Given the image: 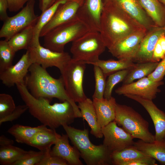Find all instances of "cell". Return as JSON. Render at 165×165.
Segmentation results:
<instances>
[{
    "instance_id": "6da1fadb",
    "label": "cell",
    "mask_w": 165,
    "mask_h": 165,
    "mask_svg": "<svg viewBox=\"0 0 165 165\" xmlns=\"http://www.w3.org/2000/svg\"><path fill=\"white\" fill-rule=\"evenodd\" d=\"M22 100L28 108L30 114L42 124L55 129L64 124L69 125L76 118L74 109L68 101L50 104L48 99L33 96L24 82L16 84Z\"/></svg>"
},
{
    "instance_id": "7a4b0ae2",
    "label": "cell",
    "mask_w": 165,
    "mask_h": 165,
    "mask_svg": "<svg viewBox=\"0 0 165 165\" xmlns=\"http://www.w3.org/2000/svg\"><path fill=\"white\" fill-rule=\"evenodd\" d=\"M25 79V84L31 94L36 98H45L51 100L58 99L62 102L69 101L72 105L77 118H82L78 106L68 94L61 76L55 79L40 65L32 64Z\"/></svg>"
},
{
    "instance_id": "3957f363",
    "label": "cell",
    "mask_w": 165,
    "mask_h": 165,
    "mask_svg": "<svg viewBox=\"0 0 165 165\" xmlns=\"http://www.w3.org/2000/svg\"><path fill=\"white\" fill-rule=\"evenodd\" d=\"M100 33L108 49L130 34L146 28L123 10L110 3H103Z\"/></svg>"
},
{
    "instance_id": "277c9868",
    "label": "cell",
    "mask_w": 165,
    "mask_h": 165,
    "mask_svg": "<svg viewBox=\"0 0 165 165\" xmlns=\"http://www.w3.org/2000/svg\"><path fill=\"white\" fill-rule=\"evenodd\" d=\"M62 126L87 165L112 164L111 152L103 144L97 145L92 143L89 138L88 129L80 130L67 124Z\"/></svg>"
},
{
    "instance_id": "5b68a950",
    "label": "cell",
    "mask_w": 165,
    "mask_h": 165,
    "mask_svg": "<svg viewBox=\"0 0 165 165\" xmlns=\"http://www.w3.org/2000/svg\"><path fill=\"white\" fill-rule=\"evenodd\" d=\"M114 121L134 138L147 142L155 140V136L149 130L148 122L129 106L116 103Z\"/></svg>"
},
{
    "instance_id": "8992f818",
    "label": "cell",
    "mask_w": 165,
    "mask_h": 165,
    "mask_svg": "<svg viewBox=\"0 0 165 165\" xmlns=\"http://www.w3.org/2000/svg\"><path fill=\"white\" fill-rule=\"evenodd\" d=\"M89 31L87 26L78 19L50 30L43 37V46L54 51L63 52L66 44L74 42Z\"/></svg>"
},
{
    "instance_id": "52a82bcc",
    "label": "cell",
    "mask_w": 165,
    "mask_h": 165,
    "mask_svg": "<svg viewBox=\"0 0 165 165\" xmlns=\"http://www.w3.org/2000/svg\"><path fill=\"white\" fill-rule=\"evenodd\" d=\"M106 47L99 32L89 31L72 42V59L90 64L99 59Z\"/></svg>"
},
{
    "instance_id": "ba28073f",
    "label": "cell",
    "mask_w": 165,
    "mask_h": 165,
    "mask_svg": "<svg viewBox=\"0 0 165 165\" xmlns=\"http://www.w3.org/2000/svg\"><path fill=\"white\" fill-rule=\"evenodd\" d=\"M86 64L84 62L75 61L72 58L60 72L65 89L75 102L79 103L87 98L83 87Z\"/></svg>"
},
{
    "instance_id": "9c48e42d",
    "label": "cell",
    "mask_w": 165,
    "mask_h": 165,
    "mask_svg": "<svg viewBox=\"0 0 165 165\" xmlns=\"http://www.w3.org/2000/svg\"><path fill=\"white\" fill-rule=\"evenodd\" d=\"M35 0H30L17 14L5 20L0 30V37L8 41L27 27L35 24L38 16L35 13Z\"/></svg>"
},
{
    "instance_id": "30bf717a",
    "label": "cell",
    "mask_w": 165,
    "mask_h": 165,
    "mask_svg": "<svg viewBox=\"0 0 165 165\" xmlns=\"http://www.w3.org/2000/svg\"><path fill=\"white\" fill-rule=\"evenodd\" d=\"M27 50L32 64H38L46 69L55 67L60 72L72 58L67 52L52 51L42 46L40 43L31 44Z\"/></svg>"
},
{
    "instance_id": "8fae6325",
    "label": "cell",
    "mask_w": 165,
    "mask_h": 165,
    "mask_svg": "<svg viewBox=\"0 0 165 165\" xmlns=\"http://www.w3.org/2000/svg\"><path fill=\"white\" fill-rule=\"evenodd\" d=\"M114 120L101 128L103 144L111 152L119 151L134 145V138Z\"/></svg>"
},
{
    "instance_id": "7c38bea8",
    "label": "cell",
    "mask_w": 165,
    "mask_h": 165,
    "mask_svg": "<svg viewBox=\"0 0 165 165\" xmlns=\"http://www.w3.org/2000/svg\"><path fill=\"white\" fill-rule=\"evenodd\" d=\"M148 30L146 28L136 31L118 41L108 50L118 60L133 61L140 44Z\"/></svg>"
},
{
    "instance_id": "4fadbf2b",
    "label": "cell",
    "mask_w": 165,
    "mask_h": 165,
    "mask_svg": "<svg viewBox=\"0 0 165 165\" xmlns=\"http://www.w3.org/2000/svg\"><path fill=\"white\" fill-rule=\"evenodd\" d=\"M163 84L164 82L162 81L154 82L146 77L135 82L123 84L115 91L119 95H134L152 100L156 97L157 94L161 91L159 87Z\"/></svg>"
},
{
    "instance_id": "5bb4252c",
    "label": "cell",
    "mask_w": 165,
    "mask_h": 165,
    "mask_svg": "<svg viewBox=\"0 0 165 165\" xmlns=\"http://www.w3.org/2000/svg\"><path fill=\"white\" fill-rule=\"evenodd\" d=\"M84 0H69L60 5L49 22L42 29L40 37H43L56 27L77 19L78 9Z\"/></svg>"
},
{
    "instance_id": "9a60e30c",
    "label": "cell",
    "mask_w": 165,
    "mask_h": 165,
    "mask_svg": "<svg viewBox=\"0 0 165 165\" xmlns=\"http://www.w3.org/2000/svg\"><path fill=\"white\" fill-rule=\"evenodd\" d=\"M103 7L102 0H84L78 9L77 17L90 31L100 32Z\"/></svg>"
},
{
    "instance_id": "2e32d148",
    "label": "cell",
    "mask_w": 165,
    "mask_h": 165,
    "mask_svg": "<svg viewBox=\"0 0 165 165\" xmlns=\"http://www.w3.org/2000/svg\"><path fill=\"white\" fill-rule=\"evenodd\" d=\"M32 64L29 51L27 50L15 64L0 72V79L4 85L8 87L18 83L24 82L25 78Z\"/></svg>"
},
{
    "instance_id": "e0dca14e",
    "label": "cell",
    "mask_w": 165,
    "mask_h": 165,
    "mask_svg": "<svg viewBox=\"0 0 165 165\" xmlns=\"http://www.w3.org/2000/svg\"><path fill=\"white\" fill-rule=\"evenodd\" d=\"M120 8L133 18L148 30L156 26L143 8L140 0H102Z\"/></svg>"
},
{
    "instance_id": "ac0fdd59",
    "label": "cell",
    "mask_w": 165,
    "mask_h": 165,
    "mask_svg": "<svg viewBox=\"0 0 165 165\" xmlns=\"http://www.w3.org/2000/svg\"><path fill=\"white\" fill-rule=\"evenodd\" d=\"M124 95L137 101L143 107L149 115L154 123L155 140H164L165 137V113L159 109L152 100L134 95L126 94Z\"/></svg>"
},
{
    "instance_id": "d6986e66",
    "label": "cell",
    "mask_w": 165,
    "mask_h": 165,
    "mask_svg": "<svg viewBox=\"0 0 165 165\" xmlns=\"http://www.w3.org/2000/svg\"><path fill=\"white\" fill-rule=\"evenodd\" d=\"M163 34V27L156 26L148 30L140 43L133 62L139 63L152 61L155 46Z\"/></svg>"
},
{
    "instance_id": "ffe728a7",
    "label": "cell",
    "mask_w": 165,
    "mask_h": 165,
    "mask_svg": "<svg viewBox=\"0 0 165 165\" xmlns=\"http://www.w3.org/2000/svg\"><path fill=\"white\" fill-rule=\"evenodd\" d=\"M67 134H62L58 138L50 151L51 155L66 160L69 165H82L80 153L77 148L69 143Z\"/></svg>"
},
{
    "instance_id": "44dd1931",
    "label": "cell",
    "mask_w": 165,
    "mask_h": 165,
    "mask_svg": "<svg viewBox=\"0 0 165 165\" xmlns=\"http://www.w3.org/2000/svg\"><path fill=\"white\" fill-rule=\"evenodd\" d=\"M93 101L98 121L101 128L115 120L117 103L114 97H112L109 99L104 97L101 99L94 98Z\"/></svg>"
},
{
    "instance_id": "7402d4cb",
    "label": "cell",
    "mask_w": 165,
    "mask_h": 165,
    "mask_svg": "<svg viewBox=\"0 0 165 165\" xmlns=\"http://www.w3.org/2000/svg\"><path fill=\"white\" fill-rule=\"evenodd\" d=\"M78 106L82 118L87 121L91 128V134L97 138H102L103 135L101 128L98 121L93 101L87 97L83 101L78 103Z\"/></svg>"
},
{
    "instance_id": "603a6c76",
    "label": "cell",
    "mask_w": 165,
    "mask_h": 165,
    "mask_svg": "<svg viewBox=\"0 0 165 165\" xmlns=\"http://www.w3.org/2000/svg\"><path fill=\"white\" fill-rule=\"evenodd\" d=\"M60 135L55 129H49L46 126L38 132L27 145L45 152L51 149V146L55 144Z\"/></svg>"
},
{
    "instance_id": "cb8c5ba5",
    "label": "cell",
    "mask_w": 165,
    "mask_h": 165,
    "mask_svg": "<svg viewBox=\"0 0 165 165\" xmlns=\"http://www.w3.org/2000/svg\"><path fill=\"white\" fill-rule=\"evenodd\" d=\"M133 145L146 155L151 157L160 164L165 165V140L147 142L141 140L135 142Z\"/></svg>"
},
{
    "instance_id": "d4e9b609",
    "label": "cell",
    "mask_w": 165,
    "mask_h": 165,
    "mask_svg": "<svg viewBox=\"0 0 165 165\" xmlns=\"http://www.w3.org/2000/svg\"><path fill=\"white\" fill-rule=\"evenodd\" d=\"M144 10L157 26L165 24V5L159 0H140Z\"/></svg>"
},
{
    "instance_id": "484cf974",
    "label": "cell",
    "mask_w": 165,
    "mask_h": 165,
    "mask_svg": "<svg viewBox=\"0 0 165 165\" xmlns=\"http://www.w3.org/2000/svg\"><path fill=\"white\" fill-rule=\"evenodd\" d=\"M46 127L43 124L33 127L16 124L10 128L8 132L14 137L17 142L27 145L38 132Z\"/></svg>"
},
{
    "instance_id": "4316f807",
    "label": "cell",
    "mask_w": 165,
    "mask_h": 165,
    "mask_svg": "<svg viewBox=\"0 0 165 165\" xmlns=\"http://www.w3.org/2000/svg\"><path fill=\"white\" fill-rule=\"evenodd\" d=\"M68 0H56L52 6L42 12L38 16L37 21L34 26L31 43H40L39 38L42 29L51 19L59 6Z\"/></svg>"
},
{
    "instance_id": "83f0119b",
    "label": "cell",
    "mask_w": 165,
    "mask_h": 165,
    "mask_svg": "<svg viewBox=\"0 0 165 165\" xmlns=\"http://www.w3.org/2000/svg\"><path fill=\"white\" fill-rule=\"evenodd\" d=\"M90 64L97 65L100 67L106 77L118 71L131 68L135 64L133 61L131 60H105L99 59Z\"/></svg>"
},
{
    "instance_id": "f1b7e54d",
    "label": "cell",
    "mask_w": 165,
    "mask_h": 165,
    "mask_svg": "<svg viewBox=\"0 0 165 165\" xmlns=\"http://www.w3.org/2000/svg\"><path fill=\"white\" fill-rule=\"evenodd\" d=\"M159 62L152 61L135 64L130 69L126 77L123 81V84H129L133 81L147 77L155 69Z\"/></svg>"
},
{
    "instance_id": "f546056e",
    "label": "cell",
    "mask_w": 165,
    "mask_h": 165,
    "mask_svg": "<svg viewBox=\"0 0 165 165\" xmlns=\"http://www.w3.org/2000/svg\"><path fill=\"white\" fill-rule=\"evenodd\" d=\"M35 24L27 27L14 35L8 41L9 45L16 52L23 49L27 50L30 46L32 42Z\"/></svg>"
},
{
    "instance_id": "4dcf8cb0",
    "label": "cell",
    "mask_w": 165,
    "mask_h": 165,
    "mask_svg": "<svg viewBox=\"0 0 165 165\" xmlns=\"http://www.w3.org/2000/svg\"><path fill=\"white\" fill-rule=\"evenodd\" d=\"M13 145L0 147V164L12 165L16 161L22 159L30 152Z\"/></svg>"
},
{
    "instance_id": "1f68e13d",
    "label": "cell",
    "mask_w": 165,
    "mask_h": 165,
    "mask_svg": "<svg viewBox=\"0 0 165 165\" xmlns=\"http://www.w3.org/2000/svg\"><path fill=\"white\" fill-rule=\"evenodd\" d=\"M148 156L136 148L133 145L119 151L111 153L112 165H123L124 163Z\"/></svg>"
},
{
    "instance_id": "d6a6232c",
    "label": "cell",
    "mask_w": 165,
    "mask_h": 165,
    "mask_svg": "<svg viewBox=\"0 0 165 165\" xmlns=\"http://www.w3.org/2000/svg\"><path fill=\"white\" fill-rule=\"evenodd\" d=\"M16 52L4 39L0 41V72L13 65L12 63Z\"/></svg>"
},
{
    "instance_id": "836d02e7",
    "label": "cell",
    "mask_w": 165,
    "mask_h": 165,
    "mask_svg": "<svg viewBox=\"0 0 165 165\" xmlns=\"http://www.w3.org/2000/svg\"><path fill=\"white\" fill-rule=\"evenodd\" d=\"M130 68L124 69L113 73L108 76L106 82L104 97L109 99L112 97L114 87L118 83L123 81L128 74Z\"/></svg>"
},
{
    "instance_id": "e575fe53",
    "label": "cell",
    "mask_w": 165,
    "mask_h": 165,
    "mask_svg": "<svg viewBox=\"0 0 165 165\" xmlns=\"http://www.w3.org/2000/svg\"><path fill=\"white\" fill-rule=\"evenodd\" d=\"M94 71L95 85L92 98L93 99H102L104 97V95L106 84V77L100 68L97 65H94Z\"/></svg>"
},
{
    "instance_id": "d590c367",
    "label": "cell",
    "mask_w": 165,
    "mask_h": 165,
    "mask_svg": "<svg viewBox=\"0 0 165 165\" xmlns=\"http://www.w3.org/2000/svg\"><path fill=\"white\" fill-rule=\"evenodd\" d=\"M16 107L11 95L5 93L0 94V119L10 114Z\"/></svg>"
},
{
    "instance_id": "8d00e7d4",
    "label": "cell",
    "mask_w": 165,
    "mask_h": 165,
    "mask_svg": "<svg viewBox=\"0 0 165 165\" xmlns=\"http://www.w3.org/2000/svg\"><path fill=\"white\" fill-rule=\"evenodd\" d=\"M44 154L43 151L31 150L27 156L16 161L12 165H37L42 158Z\"/></svg>"
},
{
    "instance_id": "74e56055",
    "label": "cell",
    "mask_w": 165,
    "mask_h": 165,
    "mask_svg": "<svg viewBox=\"0 0 165 165\" xmlns=\"http://www.w3.org/2000/svg\"><path fill=\"white\" fill-rule=\"evenodd\" d=\"M51 149L44 152V156L37 165H68L64 160L50 153Z\"/></svg>"
},
{
    "instance_id": "f35d334b",
    "label": "cell",
    "mask_w": 165,
    "mask_h": 165,
    "mask_svg": "<svg viewBox=\"0 0 165 165\" xmlns=\"http://www.w3.org/2000/svg\"><path fill=\"white\" fill-rule=\"evenodd\" d=\"M165 75V57L159 62L154 70L147 77L154 82L162 81Z\"/></svg>"
},
{
    "instance_id": "ab89813d",
    "label": "cell",
    "mask_w": 165,
    "mask_h": 165,
    "mask_svg": "<svg viewBox=\"0 0 165 165\" xmlns=\"http://www.w3.org/2000/svg\"><path fill=\"white\" fill-rule=\"evenodd\" d=\"M28 110V108L25 104L16 106L14 110L10 114L0 119V125L3 123L8 121L12 122L17 119Z\"/></svg>"
},
{
    "instance_id": "60d3db41",
    "label": "cell",
    "mask_w": 165,
    "mask_h": 165,
    "mask_svg": "<svg viewBox=\"0 0 165 165\" xmlns=\"http://www.w3.org/2000/svg\"><path fill=\"white\" fill-rule=\"evenodd\" d=\"M156 160L149 156L126 162L123 165H157Z\"/></svg>"
},
{
    "instance_id": "b9f144b4",
    "label": "cell",
    "mask_w": 165,
    "mask_h": 165,
    "mask_svg": "<svg viewBox=\"0 0 165 165\" xmlns=\"http://www.w3.org/2000/svg\"><path fill=\"white\" fill-rule=\"evenodd\" d=\"M30 0H7L8 9L11 12H16L22 9Z\"/></svg>"
},
{
    "instance_id": "7bdbcfd3",
    "label": "cell",
    "mask_w": 165,
    "mask_h": 165,
    "mask_svg": "<svg viewBox=\"0 0 165 165\" xmlns=\"http://www.w3.org/2000/svg\"><path fill=\"white\" fill-rule=\"evenodd\" d=\"M8 5L7 0H0V20L4 22L9 16L7 13Z\"/></svg>"
},
{
    "instance_id": "ee69618b",
    "label": "cell",
    "mask_w": 165,
    "mask_h": 165,
    "mask_svg": "<svg viewBox=\"0 0 165 165\" xmlns=\"http://www.w3.org/2000/svg\"><path fill=\"white\" fill-rule=\"evenodd\" d=\"M56 0H39V6L42 12L46 10L52 6Z\"/></svg>"
},
{
    "instance_id": "f6af8a7d",
    "label": "cell",
    "mask_w": 165,
    "mask_h": 165,
    "mask_svg": "<svg viewBox=\"0 0 165 165\" xmlns=\"http://www.w3.org/2000/svg\"><path fill=\"white\" fill-rule=\"evenodd\" d=\"M14 141L9 139L5 135H2L0 136V147L13 145Z\"/></svg>"
},
{
    "instance_id": "bcb514c9",
    "label": "cell",
    "mask_w": 165,
    "mask_h": 165,
    "mask_svg": "<svg viewBox=\"0 0 165 165\" xmlns=\"http://www.w3.org/2000/svg\"><path fill=\"white\" fill-rule=\"evenodd\" d=\"M157 43L161 50L165 54V35L164 34L160 37Z\"/></svg>"
},
{
    "instance_id": "7dc6e473",
    "label": "cell",
    "mask_w": 165,
    "mask_h": 165,
    "mask_svg": "<svg viewBox=\"0 0 165 165\" xmlns=\"http://www.w3.org/2000/svg\"><path fill=\"white\" fill-rule=\"evenodd\" d=\"M160 1L165 5V0H159Z\"/></svg>"
},
{
    "instance_id": "c3c4849f",
    "label": "cell",
    "mask_w": 165,
    "mask_h": 165,
    "mask_svg": "<svg viewBox=\"0 0 165 165\" xmlns=\"http://www.w3.org/2000/svg\"><path fill=\"white\" fill-rule=\"evenodd\" d=\"M164 32V35H165V24L163 27Z\"/></svg>"
},
{
    "instance_id": "681fc988",
    "label": "cell",
    "mask_w": 165,
    "mask_h": 165,
    "mask_svg": "<svg viewBox=\"0 0 165 165\" xmlns=\"http://www.w3.org/2000/svg\"><path fill=\"white\" fill-rule=\"evenodd\" d=\"M164 140H165V137L164 138Z\"/></svg>"
}]
</instances>
